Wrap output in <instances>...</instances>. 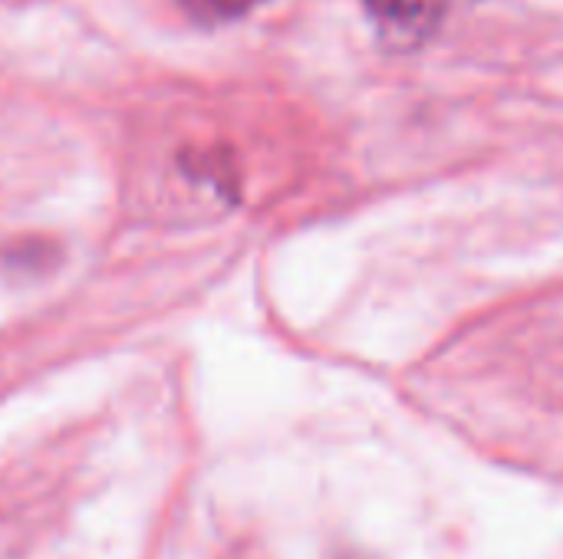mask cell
Returning a JSON list of instances; mask_svg holds the SVG:
<instances>
[{"label": "cell", "instance_id": "cell-1", "mask_svg": "<svg viewBox=\"0 0 563 559\" xmlns=\"http://www.w3.org/2000/svg\"><path fill=\"white\" fill-rule=\"evenodd\" d=\"M366 10L383 23L386 33L402 36V40H416L432 26L435 7L432 0H363Z\"/></svg>", "mask_w": 563, "mask_h": 559}, {"label": "cell", "instance_id": "cell-2", "mask_svg": "<svg viewBox=\"0 0 563 559\" xmlns=\"http://www.w3.org/2000/svg\"><path fill=\"white\" fill-rule=\"evenodd\" d=\"M188 13L205 16V20H231L257 7L261 0H181Z\"/></svg>", "mask_w": 563, "mask_h": 559}]
</instances>
